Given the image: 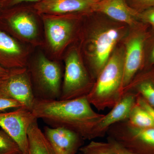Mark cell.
<instances>
[{
	"mask_svg": "<svg viewBox=\"0 0 154 154\" xmlns=\"http://www.w3.org/2000/svg\"><path fill=\"white\" fill-rule=\"evenodd\" d=\"M48 126L75 131L84 140L94 139L95 128L104 114L93 109L87 97L69 100L35 99L32 111Z\"/></svg>",
	"mask_w": 154,
	"mask_h": 154,
	"instance_id": "6da1fadb",
	"label": "cell"
},
{
	"mask_svg": "<svg viewBox=\"0 0 154 154\" xmlns=\"http://www.w3.org/2000/svg\"><path fill=\"white\" fill-rule=\"evenodd\" d=\"M124 54L114 53L109 58L88 96L92 106L99 111L112 108L123 96L122 83L124 72Z\"/></svg>",
	"mask_w": 154,
	"mask_h": 154,
	"instance_id": "7a4b0ae2",
	"label": "cell"
},
{
	"mask_svg": "<svg viewBox=\"0 0 154 154\" xmlns=\"http://www.w3.org/2000/svg\"><path fill=\"white\" fill-rule=\"evenodd\" d=\"M27 68L35 99H60L62 85V70L59 64L40 54Z\"/></svg>",
	"mask_w": 154,
	"mask_h": 154,
	"instance_id": "3957f363",
	"label": "cell"
},
{
	"mask_svg": "<svg viewBox=\"0 0 154 154\" xmlns=\"http://www.w3.org/2000/svg\"><path fill=\"white\" fill-rule=\"evenodd\" d=\"M87 69L75 50L67 56L60 99L87 97L94 87Z\"/></svg>",
	"mask_w": 154,
	"mask_h": 154,
	"instance_id": "277c9868",
	"label": "cell"
},
{
	"mask_svg": "<svg viewBox=\"0 0 154 154\" xmlns=\"http://www.w3.org/2000/svg\"><path fill=\"white\" fill-rule=\"evenodd\" d=\"M107 134L133 154H154V127L138 128L126 120L113 125Z\"/></svg>",
	"mask_w": 154,
	"mask_h": 154,
	"instance_id": "5b68a950",
	"label": "cell"
},
{
	"mask_svg": "<svg viewBox=\"0 0 154 154\" xmlns=\"http://www.w3.org/2000/svg\"><path fill=\"white\" fill-rule=\"evenodd\" d=\"M0 28L17 40L33 45L41 44L36 19L27 10L9 8L1 11Z\"/></svg>",
	"mask_w": 154,
	"mask_h": 154,
	"instance_id": "8992f818",
	"label": "cell"
},
{
	"mask_svg": "<svg viewBox=\"0 0 154 154\" xmlns=\"http://www.w3.org/2000/svg\"><path fill=\"white\" fill-rule=\"evenodd\" d=\"M0 94L16 100L32 111L35 97L27 67L10 70L0 84Z\"/></svg>",
	"mask_w": 154,
	"mask_h": 154,
	"instance_id": "52a82bcc",
	"label": "cell"
},
{
	"mask_svg": "<svg viewBox=\"0 0 154 154\" xmlns=\"http://www.w3.org/2000/svg\"><path fill=\"white\" fill-rule=\"evenodd\" d=\"M36 120L32 111L24 107L0 112V128L15 141L22 154H28V131Z\"/></svg>",
	"mask_w": 154,
	"mask_h": 154,
	"instance_id": "ba28073f",
	"label": "cell"
},
{
	"mask_svg": "<svg viewBox=\"0 0 154 154\" xmlns=\"http://www.w3.org/2000/svg\"><path fill=\"white\" fill-rule=\"evenodd\" d=\"M41 15L48 45L53 52L58 54L71 38L73 24L63 16Z\"/></svg>",
	"mask_w": 154,
	"mask_h": 154,
	"instance_id": "9c48e42d",
	"label": "cell"
},
{
	"mask_svg": "<svg viewBox=\"0 0 154 154\" xmlns=\"http://www.w3.org/2000/svg\"><path fill=\"white\" fill-rule=\"evenodd\" d=\"M119 36L118 30L113 28L103 30L94 36L90 55L91 70L97 78L109 60Z\"/></svg>",
	"mask_w": 154,
	"mask_h": 154,
	"instance_id": "30bf717a",
	"label": "cell"
},
{
	"mask_svg": "<svg viewBox=\"0 0 154 154\" xmlns=\"http://www.w3.org/2000/svg\"><path fill=\"white\" fill-rule=\"evenodd\" d=\"M28 54L17 39L0 28V66L8 70L27 67Z\"/></svg>",
	"mask_w": 154,
	"mask_h": 154,
	"instance_id": "8fae6325",
	"label": "cell"
},
{
	"mask_svg": "<svg viewBox=\"0 0 154 154\" xmlns=\"http://www.w3.org/2000/svg\"><path fill=\"white\" fill-rule=\"evenodd\" d=\"M137 94L131 91L125 92L117 103L104 115L95 128L94 139L102 137L113 125L128 119L133 107L136 103Z\"/></svg>",
	"mask_w": 154,
	"mask_h": 154,
	"instance_id": "7c38bea8",
	"label": "cell"
},
{
	"mask_svg": "<svg viewBox=\"0 0 154 154\" xmlns=\"http://www.w3.org/2000/svg\"><path fill=\"white\" fill-rule=\"evenodd\" d=\"M43 133L53 146L60 154H76L83 146L80 135L64 128L44 127Z\"/></svg>",
	"mask_w": 154,
	"mask_h": 154,
	"instance_id": "4fadbf2b",
	"label": "cell"
},
{
	"mask_svg": "<svg viewBox=\"0 0 154 154\" xmlns=\"http://www.w3.org/2000/svg\"><path fill=\"white\" fill-rule=\"evenodd\" d=\"M94 0H41L34 6L40 15H63L92 9Z\"/></svg>",
	"mask_w": 154,
	"mask_h": 154,
	"instance_id": "5bb4252c",
	"label": "cell"
},
{
	"mask_svg": "<svg viewBox=\"0 0 154 154\" xmlns=\"http://www.w3.org/2000/svg\"><path fill=\"white\" fill-rule=\"evenodd\" d=\"M143 44V37L138 36L131 38L127 45L126 53L124 56L122 83L123 95L125 90L131 83L135 75L141 66Z\"/></svg>",
	"mask_w": 154,
	"mask_h": 154,
	"instance_id": "9a60e30c",
	"label": "cell"
},
{
	"mask_svg": "<svg viewBox=\"0 0 154 154\" xmlns=\"http://www.w3.org/2000/svg\"><path fill=\"white\" fill-rule=\"evenodd\" d=\"M92 9L130 25L134 22L135 13L127 6L124 0H103L97 4L95 3Z\"/></svg>",
	"mask_w": 154,
	"mask_h": 154,
	"instance_id": "2e32d148",
	"label": "cell"
},
{
	"mask_svg": "<svg viewBox=\"0 0 154 154\" xmlns=\"http://www.w3.org/2000/svg\"><path fill=\"white\" fill-rule=\"evenodd\" d=\"M28 135V154H60L45 137L38 126L37 120L30 125Z\"/></svg>",
	"mask_w": 154,
	"mask_h": 154,
	"instance_id": "e0dca14e",
	"label": "cell"
},
{
	"mask_svg": "<svg viewBox=\"0 0 154 154\" xmlns=\"http://www.w3.org/2000/svg\"><path fill=\"white\" fill-rule=\"evenodd\" d=\"M128 123L138 128L154 127V123L148 112L137 103H136L130 113Z\"/></svg>",
	"mask_w": 154,
	"mask_h": 154,
	"instance_id": "ac0fdd59",
	"label": "cell"
},
{
	"mask_svg": "<svg viewBox=\"0 0 154 154\" xmlns=\"http://www.w3.org/2000/svg\"><path fill=\"white\" fill-rule=\"evenodd\" d=\"M79 154H116L112 145L107 143L92 141L88 144L82 146Z\"/></svg>",
	"mask_w": 154,
	"mask_h": 154,
	"instance_id": "d6986e66",
	"label": "cell"
},
{
	"mask_svg": "<svg viewBox=\"0 0 154 154\" xmlns=\"http://www.w3.org/2000/svg\"><path fill=\"white\" fill-rule=\"evenodd\" d=\"M135 94L141 96L154 108V83L151 80L141 81L135 86Z\"/></svg>",
	"mask_w": 154,
	"mask_h": 154,
	"instance_id": "ffe728a7",
	"label": "cell"
},
{
	"mask_svg": "<svg viewBox=\"0 0 154 154\" xmlns=\"http://www.w3.org/2000/svg\"><path fill=\"white\" fill-rule=\"evenodd\" d=\"M21 153L19 146L15 141L2 129H0V154Z\"/></svg>",
	"mask_w": 154,
	"mask_h": 154,
	"instance_id": "44dd1931",
	"label": "cell"
},
{
	"mask_svg": "<svg viewBox=\"0 0 154 154\" xmlns=\"http://www.w3.org/2000/svg\"><path fill=\"white\" fill-rule=\"evenodd\" d=\"M20 107H22V105L16 100L0 94V112Z\"/></svg>",
	"mask_w": 154,
	"mask_h": 154,
	"instance_id": "7402d4cb",
	"label": "cell"
},
{
	"mask_svg": "<svg viewBox=\"0 0 154 154\" xmlns=\"http://www.w3.org/2000/svg\"><path fill=\"white\" fill-rule=\"evenodd\" d=\"M107 141L110 142L112 145L113 149L116 154H134L119 144L111 138L107 137Z\"/></svg>",
	"mask_w": 154,
	"mask_h": 154,
	"instance_id": "603a6c76",
	"label": "cell"
},
{
	"mask_svg": "<svg viewBox=\"0 0 154 154\" xmlns=\"http://www.w3.org/2000/svg\"><path fill=\"white\" fill-rule=\"evenodd\" d=\"M136 102L137 104L140 105L142 107H143L144 109H145L148 112L149 114L151 116L154 123V108L153 107L149 105L148 103L146 102L141 96L138 94H137V97Z\"/></svg>",
	"mask_w": 154,
	"mask_h": 154,
	"instance_id": "cb8c5ba5",
	"label": "cell"
},
{
	"mask_svg": "<svg viewBox=\"0 0 154 154\" xmlns=\"http://www.w3.org/2000/svg\"><path fill=\"white\" fill-rule=\"evenodd\" d=\"M41 0H2L3 9L13 8L19 4L25 2H38Z\"/></svg>",
	"mask_w": 154,
	"mask_h": 154,
	"instance_id": "d4e9b609",
	"label": "cell"
},
{
	"mask_svg": "<svg viewBox=\"0 0 154 154\" xmlns=\"http://www.w3.org/2000/svg\"><path fill=\"white\" fill-rule=\"evenodd\" d=\"M145 17L148 22L154 27V9L147 12Z\"/></svg>",
	"mask_w": 154,
	"mask_h": 154,
	"instance_id": "484cf974",
	"label": "cell"
},
{
	"mask_svg": "<svg viewBox=\"0 0 154 154\" xmlns=\"http://www.w3.org/2000/svg\"><path fill=\"white\" fill-rule=\"evenodd\" d=\"M10 70L7 69L0 66V79H3L8 74Z\"/></svg>",
	"mask_w": 154,
	"mask_h": 154,
	"instance_id": "4316f807",
	"label": "cell"
},
{
	"mask_svg": "<svg viewBox=\"0 0 154 154\" xmlns=\"http://www.w3.org/2000/svg\"><path fill=\"white\" fill-rule=\"evenodd\" d=\"M140 2L147 5H154V0H138Z\"/></svg>",
	"mask_w": 154,
	"mask_h": 154,
	"instance_id": "83f0119b",
	"label": "cell"
},
{
	"mask_svg": "<svg viewBox=\"0 0 154 154\" xmlns=\"http://www.w3.org/2000/svg\"><path fill=\"white\" fill-rule=\"evenodd\" d=\"M151 60L152 62L154 63V48L152 51L151 54Z\"/></svg>",
	"mask_w": 154,
	"mask_h": 154,
	"instance_id": "f1b7e54d",
	"label": "cell"
},
{
	"mask_svg": "<svg viewBox=\"0 0 154 154\" xmlns=\"http://www.w3.org/2000/svg\"><path fill=\"white\" fill-rule=\"evenodd\" d=\"M2 9H3L2 3V0H0V13H1V11H2Z\"/></svg>",
	"mask_w": 154,
	"mask_h": 154,
	"instance_id": "f546056e",
	"label": "cell"
},
{
	"mask_svg": "<svg viewBox=\"0 0 154 154\" xmlns=\"http://www.w3.org/2000/svg\"><path fill=\"white\" fill-rule=\"evenodd\" d=\"M3 79H0V84H1V82H2V81Z\"/></svg>",
	"mask_w": 154,
	"mask_h": 154,
	"instance_id": "4dcf8cb0",
	"label": "cell"
},
{
	"mask_svg": "<svg viewBox=\"0 0 154 154\" xmlns=\"http://www.w3.org/2000/svg\"><path fill=\"white\" fill-rule=\"evenodd\" d=\"M22 154V153H21V154Z\"/></svg>",
	"mask_w": 154,
	"mask_h": 154,
	"instance_id": "1f68e13d",
	"label": "cell"
},
{
	"mask_svg": "<svg viewBox=\"0 0 154 154\" xmlns=\"http://www.w3.org/2000/svg\"><path fill=\"white\" fill-rule=\"evenodd\" d=\"M94 1H96V0H94Z\"/></svg>",
	"mask_w": 154,
	"mask_h": 154,
	"instance_id": "d6a6232c",
	"label": "cell"
}]
</instances>
